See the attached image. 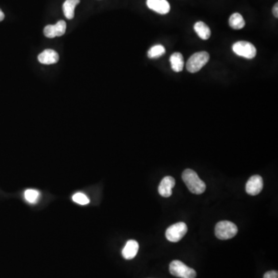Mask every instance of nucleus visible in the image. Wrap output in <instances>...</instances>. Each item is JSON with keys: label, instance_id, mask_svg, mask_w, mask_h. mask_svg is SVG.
Returning a JSON list of instances; mask_svg holds the SVG:
<instances>
[{"label": "nucleus", "instance_id": "4468645a", "mask_svg": "<svg viewBox=\"0 0 278 278\" xmlns=\"http://www.w3.org/2000/svg\"><path fill=\"white\" fill-rule=\"evenodd\" d=\"M170 63L175 72H181L184 67V59L180 53H174L170 57Z\"/></svg>", "mask_w": 278, "mask_h": 278}, {"label": "nucleus", "instance_id": "2eb2a0df", "mask_svg": "<svg viewBox=\"0 0 278 278\" xmlns=\"http://www.w3.org/2000/svg\"><path fill=\"white\" fill-rule=\"evenodd\" d=\"M81 2V0H66L63 4V13L66 18L72 20L74 17V9Z\"/></svg>", "mask_w": 278, "mask_h": 278}, {"label": "nucleus", "instance_id": "9b49d317", "mask_svg": "<svg viewBox=\"0 0 278 278\" xmlns=\"http://www.w3.org/2000/svg\"><path fill=\"white\" fill-rule=\"evenodd\" d=\"M139 243L136 240H130L125 244L122 250V256L126 260H132L135 258L139 251Z\"/></svg>", "mask_w": 278, "mask_h": 278}, {"label": "nucleus", "instance_id": "20e7f679", "mask_svg": "<svg viewBox=\"0 0 278 278\" xmlns=\"http://www.w3.org/2000/svg\"><path fill=\"white\" fill-rule=\"evenodd\" d=\"M169 271L171 275L180 278H195L196 272L180 260H173L170 264Z\"/></svg>", "mask_w": 278, "mask_h": 278}, {"label": "nucleus", "instance_id": "f8f14e48", "mask_svg": "<svg viewBox=\"0 0 278 278\" xmlns=\"http://www.w3.org/2000/svg\"><path fill=\"white\" fill-rule=\"evenodd\" d=\"M38 60L43 64H54L59 60V55L54 50H45L39 55Z\"/></svg>", "mask_w": 278, "mask_h": 278}, {"label": "nucleus", "instance_id": "aec40b11", "mask_svg": "<svg viewBox=\"0 0 278 278\" xmlns=\"http://www.w3.org/2000/svg\"><path fill=\"white\" fill-rule=\"evenodd\" d=\"M264 278H278V273L277 271H267L264 275Z\"/></svg>", "mask_w": 278, "mask_h": 278}, {"label": "nucleus", "instance_id": "39448f33", "mask_svg": "<svg viewBox=\"0 0 278 278\" xmlns=\"http://www.w3.org/2000/svg\"><path fill=\"white\" fill-rule=\"evenodd\" d=\"M188 231V227L185 222H179L170 226L166 232V237L170 242H179Z\"/></svg>", "mask_w": 278, "mask_h": 278}, {"label": "nucleus", "instance_id": "4be33fe9", "mask_svg": "<svg viewBox=\"0 0 278 278\" xmlns=\"http://www.w3.org/2000/svg\"><path fill=\"white\" fill-rule=\"evenodd\" d=\"M4 18H5V15H4L3 12L0 9V22L2 21V20H4Z\"/></svg>", "mask_w": 278, "mask_h": 278}, {"label": "nucleus", "instance_id": "1a4fd4ad", "mask_svg": "<svg viewBox=\"0 0 278 278\" xmlns=\"http://www.w3.org/2000/svg\"><path fill=\"white\" fill-rule=\"evenodd\" d=\"M146 4L149 9L159 14H167L171 9L167 0H147Z\"/></svg>", "mask_w": 278, "mask_h": 278}, {"label": "nucleus", "instance_id": "412c9836", "mask_svg": "<svg viewBox=\"0 0 278 278\" xmlns=\"http://www.w3.org/2000/svg\"><path fill=\"white\" fill-rule=\"evenodd\" d=\"M273 14L276 18L278 17V3H276L273 8Z\"/></svg>", "mask_w": 278, "mask_h": 278}, {"label": "nucleus", "instance_id": "6e6552de", "mask_svg": "<svg viewBox=\"0 0 278 278\" xmlns=\"http://www.w3.org/2000/svg\"><path fill=\"white\" fill-rule=\"evenodd\" d=\"M67 24L65 21L60 20L55 25H48L44 28V33L48 38H55L56 36H63L66 32Z\"/></svg>", "mask_w": 278, "mask_h": 278}, {"label": "nucleus", "instance_id": "dca6fc26", "mask_svg": "<svg viewBox=\"0 0 278 278\" xmlns=\"http://www.w3.org/2000/svg\"><path fill=\"white\" fill-rule=\"evenodd\" d=\"M229 24L233 29H241L245 27V20L241 14L235 13L229 17Z\"/></svg>", "mask_w": 278, "mask_h": 278}, {"label": "nucleus", "instance_id": "f257e3e1", "mask_svg": "<svg viewBox=\"0 0 278 278\" xmlns=\"http://www.w3.org/2000/svg\"><path fill=\"white\" fill-rule=\"evenodd\" d=\"M183 182L192 194L199 195L204 193L206 186L194 170L186 169L182 175Z\"/></svg>", "mask_w": 278, "mask_h": 278}, {"label": "nucleus", "instance_id": "423d86ee", "mask_svg": "<svg viewBox=\"0 0 278 278\" xmlns=\"http://www.w3.org/2000/svg\"><path fill=\"white\" fill-rule=\"evenodd\" d=\"M232 50L237 56H242L247 59H253L256 55V47L249 42H236L233 44Z\"/></svg>", "mask_w": 278, "mask_h": 278}, {"label": "nucleus", "instance_id": "f3484780", "mask_svg": "<svg viewBox=\"0 0 278 278\" xmlns=\"http://www.w3.org/2000/svg\"><path fill=\"white\" fill-rule=\"evenodd\" d=\"M24 197H25L26 200L28 201V202L35 204L40 199V193L36 190H26Z\"/></svg>", "mask_w": 278, "mask_h": 278}, {"label": "nucleus", "instance_id": "9d476101", "mask_svg": "<svg viewBox=\"0 0 278 278\" xmlns=\"http://www.w3.org/2000/svg\"><path fill=\"white\" fill-rule=\"evenodd\" d=\"M175 185V180L172 176H166L163 178L161 183L159 184V194L165 198L171 196L172 194V188Z\"/></svg>", "mask_w": 278, "mask_h": 278}, {"label": "nucleus", "instance_id": "7ed1b4c3", "mask_svg": "<svg viewBox=\"0 0 278 278\" xmlns=\"http://www.w3.org/2000/svg\"><path fill=\"white\" fill-rule=\"evenodd\" d=\"M210 60V55L206 51L195 53L192 55L186 63V69L190 73H196L200 71Z\"/></svg>", "mask_w": 278, "mask_h": 278}, {"label": "nucleus", "instance_id": "6ab92c4d", "mask_svg": "<svg viewBox=\"0 0 278 278\" xmlns=\"http://www.w3.org/2000/svg\"><path fill=\"white\" fill-rule=\"evenodd\" d=\"M72 199L74 202L80 205H87L90 202L88 197L82 193H77L73 195Z\"/></svg>", "mask_w": 278, "mask_h": 278}, {"label": "nucleus", "instance_id": "ddd939ff", "mask_svg": "<svg viewBox=\"0 0 278 278\" xmlns=\"http://www.w3.org/2000/svg\"><path fill=\"white\" fill-rule=\"evenodd\" d=\"M194 30L199 36V38L202 40H208L211 36V30L210 28L205 23L201 22V21L195 23L194 25Z\"/></svg>", "mask_w": 278, "mask_h": 278}, {"label": "nucleus", "instance_id": "a211bd4d", "mask_svg": "<svg viewBox=\"0 0 278 278\" xmlns=\"http://www.w3.org/2000/svg\"><path fill=\"white\" fill-rule=\"evenodd\" d=\"M166 49L163 45H156L151 47L150 50L148 51V56L151 59H155V58L160 57L165 55Z\"/></svg>", "mask_w": 278, "mask_h": 278}, {"label": "nucleus", "instance_id": "f03ea898", "mask_svg": "<svg viewBox=\"0 0 278 278\" xmlns=\"http://www.w3.org/2000/svg\"><path fill=\"white\" fill-rule=\"evenodd\" d=\"M238 233V228L233 222L221 221L216 225V237L220 240H226L233 238Z\"/></svg>", "mask_w": 278, "mask_h": 278}, {"label": "nucleus", "instance_id": "0eeeda50", "mask_svg": "<svg viewBox=\"0 0 278 278\" xmlns=\"http://www.w3.org/2000/svg\"><path fill=\"white\" fill-rule=\"evenodd\" d=\"M264 188V181L260 175L251 176L246 185V192L250 195H256Z\"/></svg>", "mask_w": 278, "mask_h": 278}]
</instances>
